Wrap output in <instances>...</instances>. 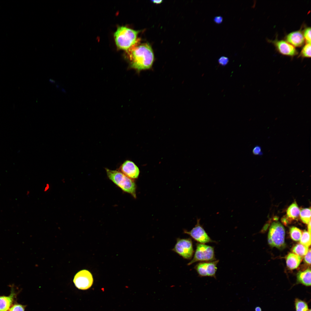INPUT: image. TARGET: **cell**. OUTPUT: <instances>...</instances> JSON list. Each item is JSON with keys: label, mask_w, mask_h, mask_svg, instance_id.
<instances>
[{"label": "cell", "mask_w": 311, "mask_h": 311, "mask_svg": "<svg viewBox=\"0 0 311 311\" xmlns=\"http://www.w3.org/2000/svg\"><path fill=\"white\" fill-rule=\"evenodd\" d=\"M138 42L126 51L130 66L138 71L149 69L154 60L152 48L148 43L138 45Z\"/></svg>", "instance_id": "1"}, {"label": "cell", "mask_w": 311, "mask_h": 311, "mask_svg": "<svg viewBox=\"0 0 311 311\" xmlns=\"http://www.w3.org/2000/svg\"><path fill=\"white\" fill-rule=\"evenodd\" d=\"M139 32V31L125 26L118 27L114 34L117 46L120 49L127 50L138 41L137 36Z\"/></svg>", "instance_id": "2"}, {"label": "cell", "mask_w": 311, "mask_h": 311, "mask_svg": "<svg viewBox=\"0 0 311 311\" xmlns=\"http://www.w3.org/2000/svg\"><path fill=\"white\" fill-rule=\"evenodd\" d=\"M107 176L109 179L123 191L136 198V186L134 179H131L119 170L105 168Z\"/></svg>", "instance_id": "3"}, {"label": "cell", "mask_w": 311, "mask_h": 311, "mask_svg": "<svg viewBox=\"0 0 311 311\" xmlns=\"http://www.w3.org/2000/svg\"><path fill=\"white\" fill-rule=\"evenodd\" d=\"M285 231L284 227L279 222H273L270 227L268 241L271 246L281 248L285 245Z\"/></svg>", "instance_id": "4"}, {"label": "cell", "mask_w": 311, "mask_h": 311, "mask_svg": "<svg viewBox=\"0 0 311 311\" xmlns=\"http://www.w3.org/2000/svg\"><path fill=\"white\" fill-rule=\"evenodd\" d=\"M215 259L214 248L205 244L197 243L192 259L188 263L190 265L198 261H211Z\"/></svg>", "instance_id": "5"}, {"label": "cell", "mask_w": 311, "mask_h": 311, "mask_svg": "<svg viewBox=\"0 0 311 311\" xmlns=\"http://www.w3.org/2000/svg\"><path fill=\"white\" fill-rule=\"evenodd\" d=\"M172 250L183 258L190 259L194 252L192 241L189 238H178Z\"/></svg>", "instance_id": "6"}, {"label": "cell", "mask_w": 311, "mask_h": 311, "mask_svg": "<svg viewBox=\"0 0 311 311\" xmlns=\"http://www.w3.org/2000/svg\"><path fill=\"white\" fill-rule=\"evenodd\" d=\"M200 219H197V223L194 227L189 231L184 230L183 233L189 235L199 243H205L214 242L206 232L202 225L200 223Z\"/></svg>", "instance_id": "7"}, {"label": "cell", "mask_w": 311, "mask_h": 311, "mask_svg": "<svg viewBox=\"0 0 311 311\" xmlns=\"http://www.w3.org/2000/svg\"><path fill=\"white\" fill-rule=\"evenodd\" d=\"M93 280L92 275L88 271L82 270L75 275L73 282L75 287L79 289L86 290L92 285Z\"/></svg>", "instance_id": "8"}, {"label": "cell", "mask_w": 311, "mask_h": 311, "mask_svg": "<svg viewBox=\"0 0 311 311\" xmlns=\"http://www.w3.org/2000/svg\"><path fill=\"white\" fill-rule=\"evenodd\" d=\"M219 260L198 263L194 267L195 270L201 277L210 276L215 278L217 269V265Z\"/></svg>", "instance_id": "9"}, {"label": "cell", "mask_w": 311, "mask_h": 311, "mask_svg": "<svg viewBox=\"0 0 311 311\" xmlns=\"http://www.w3.org/2000/svg\"><path fill=\"white\" fill-rule=\"evenodd\" d=\"M120 171L128 177L134 179L138 178L140 171L138 167L132 161H125L120 166Z\"/></svg>", "instance_id": "10"}, {"label": "cell", "mask_w": 311, "mask_h": 311, "mask_svg": "<svg viewBox=\"0 0 311 311\" xmlns=\"http://www.w3.org/2000/svg\"><path fill=\"white\" fill-rule=\"evenodd\" d=\"M274 43L279 52L283 55L293 56L297 54L294 46L284 40H276Z\"/></svg>", "instance_id": "11"}, {"label": "cell", "mask_w": 311, "mask_h": 311, "mask_svg": "<svg viewBox=\"0 0 311 311\" xmlns=\"http://www.w3.org/2000/svg\"><path fill=\"white\" fill-rule=\"evenodd\" d=\"M286 39L288 42L293 46L297 47L301 46L304 42L303 34L300 31L289 33L287 35Z\"/></svg>", "instance_id": "12"}, {"label": "cell", "mask_w": 311, "mask_h": 311, "mask_svg": "<svg viewBox=\"0 0 311 311\" xmlns=\"http://www.w3.org/2000/svg\"><path fill=\"white\" fill-rule=\"evenodd\" d=\"M301 257L293 253H289L286 257L287 265L289 269H296L299 265L301 260Z\"/></svg>", "instance_id": "13"}, {"label": "cell", "mask_w": 311, "mask_h": 311, "mask_svg": "<svg viewBox=\"0 0 311 311\" xmlns=\"http://www.w3.org/2000/svg\"><path fill=\"white\" fill-rule=\"evenodd\" d=\"M297 282L306 286L311 285V270L308 268L304 271H299L297 274Z\"/></svg>", "instance_id": "14"}, {"label": "cell", "mask_w": 311, "mask_h": 311, "mask_svg": "<svg viewBox=\"0 0 311 311\" xmlns=\"http://www.w3.org/2000/svg\"><path fill=\"white\" fill-rule=\"evenodd\" d=\"M14 296L11 293L8 296H0V311H7L11 306Z\"/></svg>", "instance_id": "15"}, {"label": "cell", "mask_w": 311, "mask_h": 311, "mask_svg": "<svg viewBox=\"0 0 311 311\" xmlns=\"http://www.w3.org/2000/svg\"><path fill=\"white\" fill-rule=\"evenodd\" d=\"M300 210L296 203L295 202L288 208L287 214L289 218L292 220L297 219L299 215Z\"/></svg>", "instance_id": "16"}, {"label": "cell", "mask_w": 311, "mask_h": 311, "mask_svg": "<svg viewBox=\"0 0 311 311\" xmlns=\"http://www.w3.org/2000/svg\"><path fill=\"white\" fill-rule=\"evenodd\" d=\"M308 248L301 243L296 244L293 248V253L300 256L301 258L305 256L307 253Z\"/></svg>", "instance_id": "17"}, {"label": "cell", "mask_w": 311, "mask_h": 311, "mask_svg": "<svg viewBox=\"0 0 311 311\" xmlns=\"http://www.w3.org/2000/svg\"><path fill=\"white\" fill-rule=\"evenodd\" d=\"M300 216L301 220L304 223L308 224L311 221L310 208H305L300 210Z\"/></svg>", "instance_id": "18"}, {"label": "cell", "mask_w": 311, "mask_h": 311, "mask_svg": "<svg viewBox=\"0 0 311 311\" xmlns=\"http://www.w3.org/2000/svg\"><path fill=\"white\" fill-rule=\"evenodd\" d=\"M289 233L291 238L295 241L300 240L302 233L300 230L295 227L290 228Z\"/></svg>", "instance_id": "19"}, {"label": "cell", "mask_w": 311, "mask_h": 311, "mask_svg": "<svg viewBox=\"0 0 311 311\" xmlns=\"http://www.w3.org/2000/svg\"><path fill=\"white\" fill-rule=\"evenodd\" d=\"M295 305L296 311H308L309 310L307 303L298 298L295 299Z\"/></svg>", "instance_id": "20"}, {"label": "cell", "mask_w": 311, "mask_h": 311, "mask_svg": "<svg viewBox=\"0 0 311 311\" xmlns=\"http://www.w3.org/2000/svg\"><path fill=\"white\" fill-rule=\"evenodd\" d=\"M300 240V243L308 247L311 244V234L307 231H304Z\"/></svg>", "instance_id": "21"}, {"label": "cell", "mask_w": 311, "mask_h": 311, "mask_svg": "<svg viewBox=\"0 0 311 311\" xmlns=\"http://www.w3.org/2000/svg\"><path fill=\"white\" fill-rule=\"evenodd\" d=\"M300 55L303 58L311 57V44L307 43L303 47Z\"/></svg>", "instance_id": "22"}, {"label": "cell", "mask_w": 311, "mask_h": 311, "mask_svg": "<svg viewBox=\"0 0 311 311\" xmlns=\"http://www.w3.org/2000/svg\"><path fill=\"white\" fill-rule=\"evenodd\" d=\"M303 36L305 39L307 43L311 44V28L307 27L306 28L304 32Z\"/></svg>", "instance_id": "23"}, {"label": "cell", "mask_w": 311, "mask_h": 311, "mask_svg": "<svg viewBox=\"0 0 311 311\" xmlns=\"http://www.w3.org/2000/svg\"><path fill=\"white\" fill-rule=\"evenodd\" d=\"M252 152L253 154L255 155L261 156L263 154L261 147L258 145H257L253 147Z\"/></svg>", "instance_id": "24"}, {"label": "cell", "mask_w": 311, "mask_h": 311, "mask_svg": "<svg viewBox=\"0 0 311 311\" xmlns=\"http://www.w3.org/2000/svg\"><path fill=\"white\" fill-rule=\"evenodd\" d=\"M25 306L20 304H16L12 306L9 311H24Z\"/></svg>", "instance_id": "25"}, {"label": "cell", "mask_w": 311, "mask_h": 311, "mask_svg": "<svg viewBox=\"0 0 311 311\" xmlns=\"http://www.w3.org/2000/svg\"><path fill=\"white\" fill-rule=\"evenodd\" d=\"M229 61L228 58L226 57L222 56L220 57L218 60L219 63L223 66L226 65Z\"/></svg>", "instance_id": "26"}, {"label": "cell", "mask_w": 311, "mask_h": 311, "mask_svg": "<svg viewBox=\"0 0 311 311\" xmlns=\"http://www.w3.org/2000/svg\"><path fill=\"white\" fill-rule=\"evenodd\" d=\"M304 261L308 264L309 265L311 264V249H310L304 257Z\"/></svg>", "instance_id": "27"}, {"label": "cell", "mask_w": 311, "mask_h": 311, "mask_svg": "<svg viewBox=\"0 0 311 311\" xmlns=\"http://www.w3.org/2000/svg\"><path fill=\"white\" fill-rule=\"evenodd\" d=\"M223 20V18L221 16H216L214 18V19L215 22L217 24H220L221 23Z\"/></svg>", "instance_id": "28"}, {"label": "cell", "mask_w": 311, "mask_h": 311, "mask_svg": "<svg viewBox=\"0 0 311 311\" xmlns=\"http://www.w3.org/2000/svg\"><path fill=\"white\" fill-rule=\"evenodd\" d=\"M308 232L311 234V221L308 224Z\"/></svg>", "instance_id": "29"}, {"label": "cell", "mask_w": 311, "mask_h": 311, "mask_svg": "<svg viewBox=\"0 0 311 311\" xmlns=\"http://www.w3.org/2000/svg\"><path fill=\"white\" fill-rule=\"evenodd\" d=\"M50 186L49 184H47L46 185L44 189V191H47L49 188Z\"/></svg>", "instance_id": "30"}, {"label": "cell", "mask_w": 311, "mask_h": 311, "mask_svg": "<svg viewBox=\"0 0 311 311\" xmlns=\"http://www.w3.org/2000/svg\"><path fill=\"white\" fill-rule=\"evenodd\" d=\"M152 1L154 3L158 4L161 3L162 1V0H153Z\"/></svg>", "instance_id": "31"}, {"label": "cell", "mask_w": 311, "mask_h": 311, "mask_svg": "<svg viewBox=\"0 0 311 311\" xmlns=\"http://www.w3.org/2000/svg\"><path fill=\"white\" fill-rule=\"evenodd\" d=\"M255 311H261V308L259 307H257L255 309Z\"/></svg>", "instance_id": "32"}, {"label": "cell", "mask_w": 311, "mask_h": 311, "mask_svg": "<svg viewBox=\"0 0 311 311\" xmlns=\"http://www.w3.org/2000/svg\"><path fill=\"white\" fill-rule=\"evenodd\" d=\"M308 311H311V309H310L309 310H308Z\"/></svg>", "instance_id": "33"}]
</instances>
